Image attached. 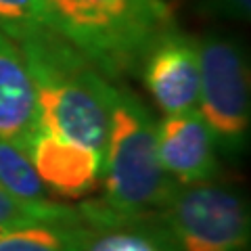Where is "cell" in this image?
<instances>
[{"instance_id":"obj_9","label":"cell","mask_w":251,"mask_h":251,"mask_svg":"<svg viewBox=\"0 0 251 251\" xmlns=\"http://www.w3.org/2000/svg\"><path fill=\"white\" fill-rule=\"evenodd\" d=\"M40 130L34 84L17 42L0 34V136L23 153Z\"/></svg>"},{"instance_id":"obj_3","label":"cell","mask_w":251,"mask_h":251,"mask_svg":"<svg viewBox=\"0 0 251 251\" xmlns=\"http://www.w3.org/2000/svg\"><path fill=\"white\" fill-rule=\"evenodd\" d=\"M44 23L105 77L136 72L155 36L172 25L166 0H40Z\"/></svg>"},{"instance_id":"obj_15","label":"cell","mask_w":251,"mask_h":251,"mask_svg":"<svg viewBox=\"0 0 251 251\" xmlns=\"http://www.w3.org/2000/svg\"><path fill=\"white\" fill-rule=\"evenodd\" d=\"M211 9H216L218 13L226 15L230 19L247 21L251 13V0H207Z\"/></svg>"},{"instance_id":"obj_4","label":"cell","mask_w":251,"mask_h":251,"mask_svg":"<svg viewBox=\"0 0 251 251\" xmlns=\"http://www.w3.org/2000/svg\"><path fill=\"white\" fill-rule=\"evenodd\" d=\"M199 99L197 111L214 136L218 155L239 161L247 153L251 130L249 72L243 49L228 36L197 38Z\"/></svg>"},{"instance_id":"obj_10","label":"cell","mask_w":251,"mask_h":251,"mask_svg":"<svg viewBox=\"0 0 251 251\" xmlns=\"http://www.w3.org/2000/svg\"><path fill=\"white\" fill-rule=\"evenodd\" d=\"M77 211L84 220L80 251H178L159 214L111 216L88 203Z\"/></svg>"},{"instance_id":"obj_14","label":"cell","mask_w":251,"mask_h":251,"mask_svg":"<svg viewBox=\"0 0 251 251\" xmlns=\"http://www.w3.org/2000/svg\"><path fill=\"white\" fill-rule=\"evenodd\" d=\"M46 27L40 0H0V34L21 42Z\"/></svg>"},{"instance_id":"obj_8","label":"cell","mask_w":251,"mask_h":251,"mask_svg":"<svg viewBox=\"0 0 251 251\" xmlns=\"http://www.w3.org/2000/svg\"><path fill=\"white\" fill-rule=\"evenodd\" d=\"M25 155L46 193L52 191L65 199H82L100 182V155L42 128Z\"/></svg>"},{"instance_id":"obj_11","label":"cell","mask_w":251,"mask_h":251,"mask_svg":"<svg viewBox=\"0 0 251 251\" xmlns=\"http://www.w3.org/2000/svg\"><path fill=\"white\" fill-rule=\"evenodd\" d=\"M84 220L80 211L69 218L42 220L0 230V251H80Z\"/></svg>"},{"instance_id":"obj_2","label":"cell","mask_w":251,"mask_h":251,"mask_svg":"<svg viewBox=\"0 0 251 251\" xmlns=\"http://www.w3.org/2000/svg\"><path fill=\"white\" fill-rule=\"evenodd\" d=\"M111 122L100 166L103 195L86 201L111 216L157 214L178 186L157 153V120L134 92L109 88Z\"/></svg>"},{"instance_id":"obj_12","label":"cell","mask_w":251,"mask_h":251,"mask_svg":"<svg viewBox=\"0 0 251 251\" xmlns=\"http://www.w3.org/2000/svg\"><path fill=\"white\" fill-rule=\"evenodd\" d=\"M0 184H4L9 191L23 199H49V193L27 155L2 136H0Z\"/></svg>"},{"instance_id":"obj_13","label":"cell","mask_w":251,"mask_h":251,"mask_svg":"<svg viewBox=\"0 0 251 251\" xmlns=\"http://www.w3.org/2000/svg\"><path fill=\"white\" fill-rule=\"evenodd\" d=\"M74 214H77V207L61 205V203H54L50 199H23L9 191L4 184H0V230L29 222H42V220L69 218Z\"/></svg>"},{"instance_id":"obj_7","label":"cell","mask_w":251,"mask_h":251,"mask_svg":"<svg viewBox=\"0 0 251 251\" xmlns=\"http://www.w3.org/2000/svg\"><path fill=\"white\" fill-rule=\"evenodd\" d=\"M155 130L161 166L176 184H199L218 178L220 155L197 109L166 113Z\"/></svg>"},{"instance_id":"obj_5","label":"cell","mask_w":251,"mask_h":251,"mask_svg":"<svg viewBox=\"0 0 251 251\" xmlns=\"http://www.w3.org/2000/svg\"><path fill=\"white\" fill-rule=\"evenodd\" d=\"M157 214L178 251H249V205L232 186L178 184Z\"/></svg>"},{"instance_id":"obj_1","label":"cell","mask_w":251,"mask_h":251,"mask_svg":"<svg viewBox=\"0 0 251 251\" xmlns=\"http://www.w3.org/2000/svg\"><path fill=\"white\" fill-rule=\"evenodd\" d=\"M34 84L40 128L103 159L111 122V82L49 25L17 42Z\"/></svg>"},{"instance_id":"obj_6","label":"cell","mask_w":251,"mask_h":251,"mask_svg":"<svg viewBox=\"0 0 251 251\" xmlns=\"http://www.w3.org/2000/svg\"><path fill=\"white\" fill-rule=\"evenodd\" d=\"M136 72L163 115L197 109L201 75L197 38L174 25L166 27L147 46Z\"/></svg>"}]
</instances>
